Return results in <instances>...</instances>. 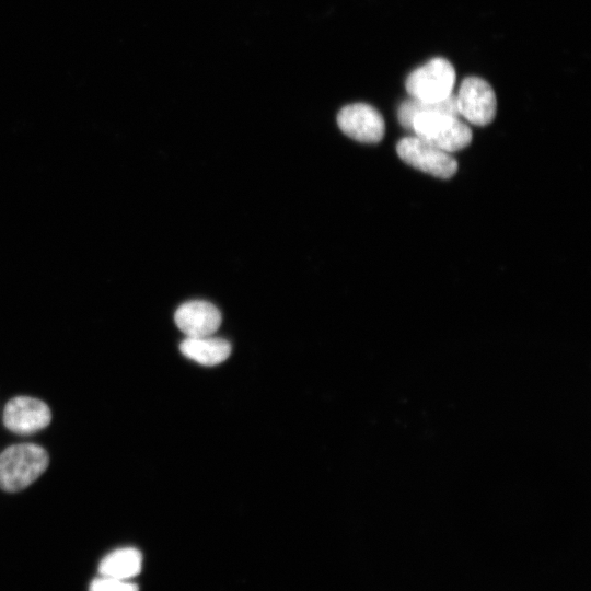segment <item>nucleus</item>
<instances>
[{
	"label": "nucleus",
	"instance_id": "obj_1",
	"mask_svg": "<svg viewBox=\"0 0 591 591\" xmlns=\"http://www.w3.org/2000/svg\"><path fill=\"white\" fill-rule=\"evenodd\" d=\"M47 451L35 443H18L0 453V488L14 493L34 483L47 468Z\"/></svg>",
	"mask_w": 591,
	"mask_h": 591
},
{
	"label": "nucleus",
	"instance_id": "obj_2",
	"mask_svg": "<svg viewBox=\"0 0 591 591\" xmlns=\"http://www.w3.org/2000/svg\"><path fill=\"white\" fill-rule=\"evenodd\" d=\"M454 83L453 65L445 58L437 57L410 72L405 88L413 99L437 103L452 94Z\"/></svg>",
	"mask_w": 591,
	"mask_h": 591
},
{
	"label": "nucleus",
	"instance_id": "obj_3",
	"mask_svg": "<svg viewBox=\"0 0 591 591\" xmlns=\"http://www.w3.org/2000/svg\"><path fill=\"white\" fill-rule=\"evenodd\" d=\"M396 151L406 164L436 177L450 178L457 171V162L450 153L416 136L401 139Z\"/></svg>",
	"mask_w": 591,
	"mask_h": 591
},
{
	"label": "nucleus",
	"instance_id": "obj_4",
	"mask_svg": "<svg viewBox=\"0 0 591 591\" xmlns=\"http://www.w3.org/2000/svg\"><path fill=\"white\" fill-rule=\"evenodd\" d=\"M456 99L457 113L467 121L477 126L490 124L497 109V100L493 86L478 77L465 78Z\"/></svg>",
	"mask_w": 591,
	"mask_h": 591
},
{
	"label": "nucleus",
	"instance_id": "obj_5",
	"mask_svg": "<svg viewBox=\"0 0 591 591\" xmlns=\"http://www.w3.org/2000/svg\"><path fill=\"white\" fill-rule=\"evenodd\" d=\"M337 124L345 135L363 143H376L385 132L380 112L364 103L344 106L337 114Z\"/></svg>",
	"mask_w": 591,
	"mask_h": 591
},
{
	"label": "nucleus",
	"instance_id": "obj_6",
	"mask_svg": "<svg viewBox=\"0 0 591 591\" xmlns=\"http://www.w3.org/2000/svg\"><path fill=\"white\" fill-rule=\"evenodd\" d=\"M49 407L40 399L30 396L11 398L3 410V424L16 434H32L50 424Z\"/></svg>",
	"mask_w": 591,
	"mask_h": 591
},
{
	"label": "nucleus",
	"instance_id": "obj_7",
	"mask_svg": "<svg viewBox=\"0 0 591 591\" xmlns=\"http://www.w3.org/2000/svg\"><path fill=\"white\" fill-rule=\"evenodd\" d=\"M174 321L186 337H202L212 335L219 328L222 316L212 303L192 300L177 308Z\"/></svg>",
	"mask_w": 591,
	"mask_h": 591
},
{
	"label": "nucleus",
	"instance_id": "obj_8",
	"mask_svg": "<svg viewBox=\"0 0 591 591\" xmlns=\"http://www.w3.org/2000/svg\"><path fill=\"white\" fill-rule=\"evenodd\" d=\"M181 352L188 359L202 364L216 366L223 362L231 354L228 340L212 337H186L179 345Z\"/></svg>",
	"mask_w": 591,
	"mask_h": 591
},
{
	"label": "nucleus",
	"instance_id": "obj_9",
	"mask_svg": "<svg viewBox=\"0 0 591 591\" xmlns=\"http://www.w3.org/2000/svg\"><path fill=\"white\" fill-rule=\"evenodd\" d=\"M142 567V555L135 547H123L107 554L100 563V576L129 580Z\"/></svg>",
	"mask_w": 591,
	"mask_h": 591
},
{
	"label": "nucleus",
	"instance_id": "obj_10",
	"mask_svg": "<svg viewBox=\"0 0 591 591\" xmlns=\"http://www.w3.org/2000/svg\"><path fill=\"white\" fill-rule=\"evenodd\" d=\"M90 591H138V587L129 580L100 576L91 582Z\"/></svg>",
	"mask_w": 591,
	"mask_h": 591
}]
</instances>
